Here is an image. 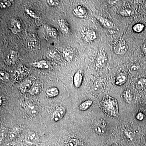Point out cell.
<instances>
[{"mask_svg": "<svg viewBox=\"0 0 146 146\" xmlns=\"http://www.w3.org/2000/svg\"><path fill=\"white\" fill-rule=\"evenodd\" d=\"M128 76L127 73L121 71L118 73L115 78V84L117 86H121L127 81Z\"/></svg>", "mask_w": 146, "mask_h": 146, "instance_id": "12", "label": "cell"}, {"mask_svg": "<svg viewBox=\"0 0 146 146\" xmlns=\"http://www.w3.org/2000/svg\"><path fill=\"white\" fill-rule=\"evenodd\" d=\"M93 104V102L91 100H87L79 105V109L82 111H86L91 107Z\"/></svg>", "mask_w": 146, "mask_h": 146, "instance_id": "24", "label": "cell"}, {"mask_svg": "<svg viewBox=\"0 0 146 146\" xmlns=\"http://www.w3.org/2000/svg\"><path fill=\"white\" fill-rule=\"evenodd\" d=\"M96 19L104 28L108 29H112L115 26V24L107 18L99 16H97Z\"/></svg>", "mask_w": 146, "mask_h": 146, "instance_id": "14", "label": "cell"}, {"mask_svg": "<svg viewBox=\"0 0 146 146\" xmlns=\"http://www.w3.org/2000/svg\"><path fill=\"white\" fill-rule=\"evenodd\" d=\"M25 11L27 14L30 17L34 18V19H37L38 18V15L34 11L29 8H26Z\"/></svg>", "mask_w": 146, "mask_h": 146, "instance_id": "30", "label": "cell"}, {"mask_svg": "<svg viewBox=\"0 0 146 146\" xmlns=\"http://www.w3.org/2000/svg\"><path fill=\"white\" fill-rule=\"evenodd\" d=\"M108 3L111 5L117 4V3L119 2L118 1H108Z\"/></svg>", "mask_w": 146, "mask_h": 146, "instance_id": "36", "label": "cell"}, {"mask_svg": "<svg viewBox=\"0 0 146 146\" xmlns=\"http://www.w3.org/2000/svg\"><path fill=\"white\" fill-rule=\"evenodd\" d=\"M128 49V45L123 39H121L117 42L113 48L114 53L119 55L125 54L127 52Z\"/></svg>", "mask_w": 146, "mask_h": 146, "instance_id": "5", "label": "cell"}, {"mask_svg": "<svg viewBox=\"0 0 146 146\" xmlns=\"http://www.w3.org/2000/svg\"><path fill=\"white\" fill-rule=\"evenodd\" d=\"M25 109L29 115L33 117L36 116L39 113V108L37 106L32 103L27 104L25 106Z\"/></svg>", "mask_w": 146, "mask_h": 146, "instance_id": "17", "label": "cell"}, {"mask_svg": "<svg viewBox=\"0 0 146 146\" xmlns=\"http://www.w3.org/2000/svg\"><path fill=\"white\" fill-rule=\"evenodd\" d=\"M59 93V90L57 87L55 86L48 88L46 91V95L49 98H53L57 97Z\"/></svg>", "mask_w": 146, "mask_h": 146, "instance_id": "22", "label": "cell"}, {"mask_svg": "<svg viewBox=\"0 0 146 146\" xmlns=\"http://www.w3.org/2000/svg\"><path fill=\"white\" fill-rule=\"evenodd\" d=\"M110 146H118L117 145H115V144H112V145H110Z\"/></svg>", "mask_w": 146, "mask_h": 146, "instance_id": "37", "label": "cell"}, {"mask_svg": "<svg viewBox=\"0 0 146 146\" xmlns=\"http://www.w3.org/2000/svg\"><path fill=\"white\" fill-rule=\"evenodd\" d=\"M145 25L142 23H139L135 24L132 27V30L136 33H140L144 30Z\"/></svg>", "mask_w": 146, "mask_h": 146, "instance_id": "25", "label": "cell"}, {"mask_svg": "<svg viewBox=\"0 0 146 146\" xmlns=\"http://www.w3.org/2000/svg\"><path fill=\"white\" fill-rule=\"evenodd\" d=\"M13 1L3 0L0 1V7L2 9H6L10 7L12 5Z\"/></svg>", "mask_w": 146, "mask_h": 146, "instance_id": "26", "label": "cell"}, {"mask_svg": "<svg viewBox=\"0 0 146 146\" xmlns=\"http://www.w3.org/2000/svg\"><path fill=\"white\" fill-rule=\"evenodd\" d=\"M119 14L121 16L123 17H130L134 15V11L132 9L129 8V7H125L119 10Z\"/></svg>", "mask_w": 146, "mask_h": 146, "instance_id": "23", "label": "cell"}, {"mask_svg": "<svg viewBox=\"0 0 146 146\" xmlns=\"http://www.w3.org/2000/svg\"><path fill=\"white\" fill-rule=\"evenodd\" d=\"M82 38L86 43H92L97 38V33L94 29L87 28L82 31Z\"/></svg>", "mask_w": 146, "mask_h": 146, "instance_id": "3", "label": "cell"}, {"mask_svg": "<svg viewBox=\"0 0 146 146\" xmlns=\"http://www.w3.org/2000/svg\"><path fill=\"white\" fill-rule=\"evenodd\" d=\"M142 51L146 57V44H144L142 46Z\"/></svg>", "mask_w": 146, "mask_h": 146, "instance_id": "35", "label": "cell"}, {"mask_svg": "<svg viewBox=\"0 0 146 146\" xmlns=\"http://www.w3.org/2000/svg\"><path fill=\"white\" fill-rule=\"evenodd\" d=\"M29 73V70L25 65H20L15 72L14 78L17 81H20L25 78Z\"/></svg>", "mask_w": 146, "mask_h": 146, "instance_id": "7", "label": "cell"}, {"mask_svg": "<svg viewBox=\"0 0 146 146\" xmlns=\"http://www.w3.org/2000/svg\"><path fill=\"white\" fill-rule=\"evenodd\" d=\"M66 112V108L64 106H58L53 112L52 116L54 121L55 122L60 121L64 117Z\"/></svg>", "mask_w": 146, "mask_h": 146, "instance_id": "11", "label": "cell"}, {"mask_svg": "<svg viewBox=\"0 0 146 146\" xmlns=\"http://www.w3.org/2000/svg\"><path fill=\"white\" fill-rule=\"evenodd\" d=\"M39 91H40V89L39 86L37 84H35V85L33 84L29 92L31 95L34 96L39 94Z\"/></svg>", "mask_w": 146, "mask_h": 146, "instance_id": "29", "label": "cell"}, {"mask_svg": "<svg viewBox=\"0 0 146 146\" xmlns=\"http://www.w3.org/2000/svg\"><path fill=\"white\" fill-rule=\"evenodd\" d=\"M58 25L60 30L65 34H69L71 31L70 25L67 20L63 18L59 19L58 21Z\"/></svg>", "mask_w": 146, "mask_h": 146, "instance_id": "15", "label": "cell"}, {"mask_svg": "<svg viewBox=\"0 0 146 146\" xmlns=\"http://www.w3.org/2000/svg\"><path fill=\"white\" fill-rule=\"evenodd\" d=\"M9 28L12 33L14 34H17L23 30V24L19 19L13 18L9 22Z\"/></svg>", "mask_w": 146, "mask_h": 146, "instance_id": "6", "label": "cell"}, {"mask_svg": "<svg viewBox=\"0 0 146 146\" xmlns=\"http://www.w3.org/2000/svg\"><path fill=\"white\" fill-rule=\"evenodd\" d=\"M63 54L65 60L67 62H70L74 59V52L72 48L66 47L63 49Z\"/></svg>", "mask_w": 146, "mask_h": 146, "instance_id": "16", "label": "cell"}, {"mask_svg": "<svg viewBox=\"0 0 146 146\" xmlns=\"http://www.w3.org/2000/svg\"><path fill=\"white\" fill-rule=\"evenodd\" d=\"M78 141L77 139H72L69 142V146H76L78 143Z\"/></svg>", "mask_w": 146, "mask_h": 146, "instance_id": "34", "label": "cell"}, {"mask_svg": "<svg viewBox=\"0 0 146 146\" xmlns=\"http://www.w3.org/2000/svg\"><path fill=\"white\" fill-rule=\"evenodd\" d=\"M123 99L126 103L130 104L133 100V94L130 89H126L122 93Z\"/></svg>", "mask_w": 146, "mask_h": 146, "instance_id": "21", "label": "cell"}, {"mask_svg": "<svg viewBox=\"0 0 146 146\" xmlns=\"http://www.w3.org/2000/svg\"><path fill=\"white\" fill-rule=\"evenodd\" d=\"M33 66L37 69L46 70L50 67V64L48 61L45 60L36 61L32 63Z\"/></svg>", "mask_w": 146, "mask_h": 146, "instance_id": "20", "label": "cell"}, {"mask_svg": "<svg viewBox=\"0 0 146 146\" xmlns=\"http://www.w3.org/2000/svg\"><path fill=\"white\" fill-rule=\"evenodd\" d=\"M46 3L50 6L55 7L59 5L60 1L56 0H47Z\"/></svg>", "mask_w": 146, "mask_h": 146, "instance_id": "32", "label": "cell"}, {"mask_svg": "<svg viewBox=\"0 0 146 146\" xmlns=\"http://www.w3.org/2000/svg\"><path fill=\"white\" fill-rule=\"evenodd\" d=\"M92 128L94 133L98 135H104L106 131V123L104 120L96 118L93 121Z\"/></svg>", "mask_w": 146, "mask_h": 146, "instance_id": "2", "label": "cell"}, {"mask_svg": "<svg viewBox=\"0 0 146 146\" xmlns=\"http://www.w3.org/2000/svg\"><path fill=\"white\" fill-rule=\"evenodd\" d=\"M99 107L110 117L118 119L121 118L117 100L111 96H105L99 102Z\"/></svg>", "mask_w": 146, "mask_h": 146, "instance_id": "1", "label": "cell"}, {"mask_svg": "<svg viewBox=\"0 0 146 146\" xmlns=\"http://www.w3.org/2000/svg\"><path fill=\"white\" fill-rule=\"evenodd\" d=\"M108 60V56L105 51L103 50H100L95 60V67L97 69L103 68L107 64Z\"/></svg>", "mask_w": 146, "mask_h": 146, "instance_id": "4", "label": "cell"}, {"mask_svg": "<svg viewBox=\"0 0 146 146\" xmlns=\"http://www.w3.org/2000/svg\"><path fill=\"white\" fill-rule=\"evenodd\" d=\"M46 33L51 38H56L58 35V32L56 29L48 25L44 26Z\"/></svg>", "mask_w": 146, "mask_h": 146, "instance_id": "19", "label": "cell"}, {"mask_svg": "<svg viewBox=\"0 0 146 146\" xmlns=\"http://www.w3.org/2000/svg\"><path fill=\"white\" fill-rule=\"evenodd\" d=\"M136 119L141 121L143 120L144 118H145V115L143 112H139L136 114Z\"/></svg>", "mask_w": 146, "mask_h": 146, "instance_id": "33", "label": "cell"}, {"mask_svg": "<svg viewBox=\"0 0 146 146\" xmlns=\"http://www.w3.org/2000/svg\"><path fill=\"white\" fill-rule=\"evenodd\" d=\"M33 85V82L31 80H26L23 82L20 86V90L23 94L29 91Z\"/></svg>", "mask_w": 146, "mask_h": 146, "instance_id": "18", "label": "cell"}, {"mask_svg": "<svg viewBox=\"0 0 146 146\" xmlns=\"http://www.w3.org/2000/svg\"><path fill=\"white\" fill-rule=\"evenodd\" d=\"M25 140L29 143L36 145L40 141V138L39 135L35 132H30L26 135Z\"/></svg>", "mask_w": 146, "mask_h": 146, "instance_id": "13", "label": "cell"}, {"mask_svg": "<svg viewBox=\"0 0 146 146\" xmlns=\"http://www.w3.org/2000/svg\"><path fill=\"white\" fill-rule=\"evenodd\" d=\"M18 58V53L14 50L9 51L6 56L5 64L9 66H12L16 64Z\"/></svg>", "mask_w": 146, "mask_h": 146, "instance_id": "8", "label": "cell"}, {"mask_svg": "<svg viewBox=\"0 0 146 146\" xmlns=\"http://www.w3.org/2000/svg\"><path fill=\"white\" fill-rule=\"evenodd\" d=\"M146 84V78H142L139 79L136 83V88L138 89H143Z\"/></svg>", "mask_w": 146, "mask_h": 146, "instance_id": "28", "label": "cell"}, {"mask_svg": "<svg viewBox=\"0 0 146 146\" xmlns=\"http://www.w3.org/2000/svg\"><path fill=\"white\" fill-rule=\"evenodd\" d=\"M0 78L1 80L4 82H8L10 80V75L7 72L1 70L0 72Z\"/></svg>", "mask_w": 146, "mask_h": 146, "instance_id": "27", "label": "cell"}, {"mask_svg": "<svg viewBox=\"0 0 146 146\" xmlns=\"http://www.w3.org/2000/svg\"><path fill=\"white\" fill-rule=\"evenodd\" d=\"M139 67H140V66L137 63H132L129 68V72L131 73V74L135 72L136 71H138V70H139Z\"/></svg>", "mask_w": 146, "mask_h": 146, "instance_id": "31", "label": "cell"}, {"mask_svg": "<svg viewBox=\"0 0 146 146\" xmlns=\"http://www.w3.org/2000/svg\"><path fill=\"white\" fill-rule=\"evenodd\" d=\"M83 78L84 74L82 70H78L75 73L73 76V82L76 88H79L81 86L83 82Z\"/></svg>", "mask_w": 146, "mask_h": 146, "instance_id": "10", "label": "cell"}, {"mask_svg": "<svg viewBox=\"0 0 146 146\" xmlns=\"http://www.w3.org/2000/svg\"><path fill=\"white\" fill-rule=\"evenodd\" d=\"M72 13L76 17L83 19L87 17V10L83 6L78 5L73 9Z\"/></svg>", "mask_w": 146, "mask_h": 146, "instance_id": "9", "label": "cell"}]
</instances>
